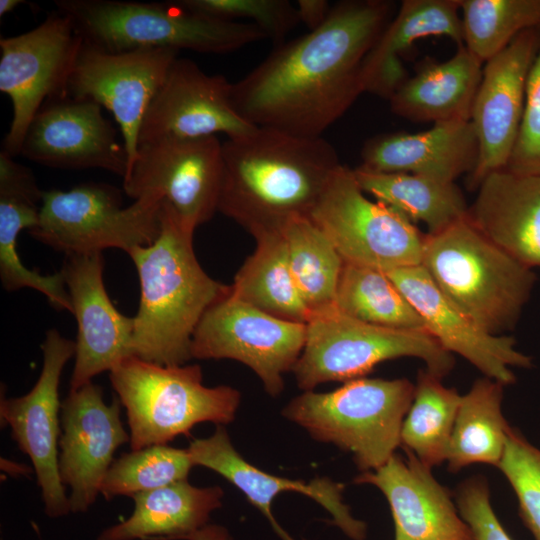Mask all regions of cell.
Masks as SVG:
<instances>
[{"instance_id": "cell-1", "label": "cell", "mask_w": 540, "mask_h": 540, "mask_svg": "<svg viewBox=\"0 0 540 540\" xmlns=\"http://www.w3.org/2000/svg\"><path fill=\"white\" fill-rule=\"evenodd\" d=\"M394 3L344 0L317 29L283 42L232 83L236 111L257 127L321 137L363 93L364 59L392 19Z\"/></svg>"}, {"instance_id": "cell-2", "label": "cell", "mask_w": 540, "mask_h": 540, "mask_svg": "<svg viewBox=\"0 0 540 540\" xmlns=\"http://www.w3.org/2000/svg\"><path fill=\"white\" fill-rule=\"evenodd\" d=\"M222 155L218 211L252 236L309 216L341 165L336 150L322 136L270 127L226 140Z\"/></svg>"}, {"instance_id": "cell-3", "label": "cell", "mask_w": 540, "mask_h": 540, "mask_svg": "<svg viewBox=\"0 0 540 540\" xmlns=\"http://www.w3.org/2000/svg\"><path fill=\"white\" fill-rule=\"evenodd\" d=\"M193 234L163 200L155 241L128 255L140 283L134 319L133 356L160 365H183L191 356L193 334L205 312L230 292L201 267Z\"/></svg>"}, {"instance_id": "cell-4", "label": "cell", "mask_w": 540, "mask_h": 540, "mask_svg": "<svg viewBox=\"0 0 540 540\" xmlns=\"http://www.w3.org/2000/svg\"><path fill=\"white\" fill-rule=\"evenodd\" d=\"M420 265L455 306L497 335L517 324L536 280L532 268L488 239L469 215L424 235Z\"/></svg>"}, {"instance_id": "cell-5", "label": "cell", "mask_w": 540, "mask_h": 540, "mask_svg": "<svg viewBox=\"0 0 540 540\" xmlns=\"http://www.w3.org/2000/svg\"><path fill=\"white\" fill-rule=\"evenodd\" d=\"M83 42L108 51L187 49L225 54L263 40L255 24L228 21L163 3L119 0H56Z\"/></svg>"}, {"instance_id": "cell-6", "label": "cell", "mask_w": 540, "mask_h": 540, "mask_svg": "<svg viewBox=\"0 0 540 540\" xmlns=\"http://www.w3.org/2000/svg\"><path fill=\"white\" fill-rule=\"evenodd\" d=\"M109 378L126 410L131 450L167 444L199 423L229 424L241 399L233 387L203 385L197 364L160 365L131 356Z\"/></svg>"}, {"instance_id": "cell-7", "label": "cell", "mask_w": 540, "mask_h": 540, "mask_svg": "<svg viewBox=\"0 0 540 540\" xmlns=\"http://www.w3.org/2000/svg\"><path fill=\"white\" fill-rule=\"evenodd\" d=\"M414 384L406 378H358L330 392L304 391L282 414L315 440L350 452L358 469L384 465L397 447Z\"/></svg>"}, {"instance_id": "cell-8", "label": "cell", "mask_w": 540, "mask_h": 540, "mask_svg": "<svg viewBox=\"0 0 540 540\" xmlns=\"http://www.w3.org/2000/svg\"><path fill=\"white\" fill-rule=\"evenodd\" d=\"M402 357L422 360L426 370L440 378L455 364L453 355L425 330L373 325L334 306L310 316L305 345L292 371L299 388L311 391L322 383L363 378L378 364Z\"/></svg>"}, {"instance_id": "cell-9", "label": "cell", "mask_w": 540, "mask_h": 540, "mask_svg": "<svg viewBox=\"0 0 540 540\" xmlns=\"http://www.w3.org/2000/svg\"><path fill=\"white\" fill-rule=\"evenodd\" d=\"M161 195L146 194L122 207L120 191L107 184L83 183L68 191H43L38 224L29 234L69 255L118 248L127 254L153 243L160 231Z\"/></svg>"}, {"instance_id": "cell-10", "label": "cell", "mask_w": 540, "mask_h": 540, "mask_svg": "<svg viewBox=\"0 0 540 540\" xmlns=\"http://www.w3.org/2000/svg\"><path fill=\"white\" fill-rule=\"evenodd\" d=\"M309 217L345 263L388 271L421 264L424 235L392 207L370 200L340 165Z\"/></svg>"}, {"instance_id": "cell-11", "label": "cell", "mask_w": 540, "mask_h": 540, "mask_svg": "<svg viewBox=\"0 0 540 540\" xmlns=\"http://www.w3.org/2000/svg\"><path fill=\"white\" fill-rule=\"evenodd\" d=\"M82 45L71 19L58 10L25 33L0 38V91L12 104L2 150L10 156L20 154L26 131L42 106L66 97Z\"/></svg>"}, {"instance_id": "cell-12", "label": "cell", "mask_w": 540, "mask_h": 540, "mask_svg": "<svg viewBox=\"0 0 540 540\" xmlns=\"http://www.w3.org/2000/svg\"><path fill=\"white\" fill-rule=\"evenodd\" d=\"M306 341V323L288 321L251 306L229 292L203 315L192 338V358L232 359L248 366L275 397L284 388Z\"/></svg>"}, {"instance_id": "cell-13", "label": "cell", "mask_w": 540, "mask_h": 540, "mask_svg": "<svg viewBox=\"0 0 540 540\" xmlns=\"http://www.w3.org/2000/svg\"><path fill=\"white\" fill-rule=\"evenodd\" d=\"M222 179V143L216 136L165 137L138 145L123 188L133 200L161 195L184 229L194 233L218 211Z\"/></svg>"}, {"instance_id": "cell-14", "label": "cell", "mask_w": 540, "mask_h": 540, "mask_svg": "<svg viewBox=\"0 0 540 540\" xmlns=\"http://www.w3.org/2000/svg\"><path fill=\"white\" fill-rule=\"evenodd\" d=\"M41 350L42 369L35 385L20 397L7 398L2 392L0 415L1 423L10 427L12 439L32 463L45 513L58 518L70 513L58 471L62 403L59 384L66 363L75 354V341L50 329Z\"/></svg>"}, {"instance_id": "cell-15", "label": "cell", "mask_w": 540, "mask_h": 540, "mask_svg": "<svg viewBox=\"0 0 540 540\" xmlns=\"http://www.w3.org/2000/svg\"><path fill=\"white\" fill-rule=\"evenodd\" d=\"M177 57L178 51L171 49L108 52L83 42L66 96L93 101L113 114L123 137L127 172L137 156L145 113Z\"/></svg>"}, {"instance_id": "cell-16", "label": "cell", "mask_w": 540, "mask_h": 540, "mask_svg": "<svg viewBox=\"0 0 540 540\" xmlns=\"http://www.w3.org/2000/svg\"><path fill=\"white\" fill-rule=\"evenodd\" d=\"M540 46L539 27L519 35L486 62L470 121L479 145L468 187L477 189L489 174L505 169L514 149L524 112L529 72Z\"/></svg>"}, {"instance_id": "cell-17", "label": "cell", "mask_w": 540, "mask_h": 540, "mask_svg": "<svg viewBox=\"0 0 540 540\" xmlns=\"http://www.w3.org/2000/svg\"><path fill=\"white\" fill-rule=\"evenodd\" d=\"M121 405L118 398L106 404L102 388L93 382L70 390L61 403L58 471L70 487L72 513L86 512L95 503L115 451L130 442Z\"/></svg>"}, {"instance_id": "cell-18", "label": "cell", "mask_w": 540, "mask_h": 540, "mask_svg": "<svg viewBox=\"0 0 540 540\" xmlns=\"http://www.w3.org/2000/svg\"><path fill=\"white\" fill-rule=\"evenodd\" d=\"M232 83L223 75L205 73L192 60L176 58L143 118L138 145L165 137L237 138L257 126L234 108Z\"/></svg>"}, {"instance_id": "cell-19", "label": "cell", "mask_w": 540, "mask_h": 540, "mask_svg": "<svg viewBox=\"0 0 540 540\" xmlns=\"http://www.w3.org/2000/svg\"><path fill=\"white\" fill-rule=\"evenodd\" d=\"M21 155L59 169H104L124 178L128 160L102 107L69 96L47 101L31 121Z\"/></svg>"}, {"instance_id": "cell-20", "label": "cell", "mask_w": 540, "mask_h": 540, "mask_svg": "<svg viewBox=\"0 0 540 540\" xmlns=\"http://www.w3.org/2000/svg\"><path fill=\"white\" fill-rule=\"evenodd\" d=\"M102 253L69 255L61 268L77 322L70 390L133 356L134 319L113 305L103 281Z\"/></svg>"}, {"instance_id": "cell-21", "label": "cell", "mask_w": 540, "mask_h": 540, "mask_svg": "<svg viewBox=\"0 0 540 540\" xmlns=\"http://www.w3.org/2000/svg\"><path fill=\"white\" fill-rule=\"evenodd\" d=\"M422 319L425 330L448 352L456 353L484 377L504 386L515 381L512 367L528 368L531 357L507 335L479 327L435 285L421 265L385 271Z\"/></svg>"}, {"instance_id": "cell-22", "label": "cell", "mask_w": 540, "mask_h": 540, "mask_svg": "<svg viewBox=\"0 0 540 540\" xmlns=\"http://www.w3.org/2000/svg\"><path fill=\"white\" fill-rule=\"evenodd\" d=\"M187 450L194 466L206 467L237 487L267 518L281 540H296L272 514L273 500L283 492H298L312 498L328 511L332 523L347 537L352 540L366 538L367 525L355 518L345 504L342 484L329 478H315L305 482L267 473L246 461L236 451L223 425H217L211 436L191 441Z\"/></svg>"}, {"instance_id": "cell-23", "label": "cell", "mask_w": 540, "mask_h": 540, "mask_svg": "<svg viewBox=\"0 0 540 540\" xmlns=\"http://www.w3.org/2000/svg\"><path fill=\"white\" fill-rule=\"evenodd\" d=\"M381 467L362 472L356 484L377 487L386 497L395 525V540H474L447 488L431 468L405 451Z\"/></svg>"}, {"instance_id": "cell-24", "label": "cell", "mask_w": 540, "mask_h": 540, "mask_svg": "<svg viewBox=\"0 0 540 540\" xmlns=\"http://www.w3.org/2000/svg\"><path fill=\"white\" fill-rule=\"evenodd\" d=\"M478 156V140L470 120L442 122L420 132L397 131L368 139L361 150L359 168L455 182L474 170Z\"/></svg>"}, {"instance_id": "cell-25", "label": "cell", "mask_w": 540, "mask_h": 540, "mask_svg": "<svg viewBox=\"0 0 540 540\" xmlns=\"http://www.w3.org/2000/svg\"><path fill=\"white\" fill-rule=\"evenodd\" d=\"M477 190L469 207L473 224L517 261L540 266V175L502 169L486 176Z\"/></svg>"}, {"instance_id": "cell-26", "label": "cell", "mask_w": 540, "mask_h": 540, "mask_svg": "<svg viewBox=\"0 0 540 540\" xmlns=\"http://www.w3.org/2000/svg\"><path fill=\"white\" fill-rule=\"evenodd\" d=\"M43 191L32 170L0 153V279L7 291L32 288L45 295L58 310L72 312V304L61 271L42 275L23 265L17 239L24 229L39 221Z\"/></svg>"}, {"instance_id": "cell-27", "label": "cell", "mask_w": 540, "mask_h": 540, "mask_svg": "<svg viewBox=\"0 0 540 540\" xmlns=\"http://www.w3.org/2000/svg\"><path fill=\"white\" fill-rule=\"evenodd\" d=\"M461 0H404L373 47L362 70L363 93L388 99L408 78L401 56L417 40L445 36L463 45Z\"/></svg>"}, {"instance_id": "cell-28", "label": "cell", "mask_w": 540, "mask_h": 540, "mask_svg": "<svg viewBox=\"0 0 540 540\" xmlns=\"http://www.w3.org/2000/svg\"><path fill=\"white\" fill-rule=\"evenodd\" d=\"M482 62L464 45L448 60L424 61L389 98L398 117L414 122L469 121Z\"/></svg>"}, {"instance_id": "cell-29", "label": "cell", "mask_w": 540, "mask_h": 540, "mask_svg": "<svg viewBox=\"0 0 540 540\" xmlns=\"http://www.w3.org/2000/svg\"><path fill=\"white\" fill-rule=\"evenodd\" d=\"M219 486L197 487L187 479L133 495L129 518L105 529L97 540H183L207 525L221 506Z\"/></svg>"}, {"instance_id": "cell-30", "label": "cell", "mask_w": 540, "mask_h": 540, "mask_svg": "<svg viewBox=\"0 0 540 540\" xmlns=\"http://www.w3.org/2000/svg\"><path fill=\"white\" fill-rule=\"evenodd\" d=\"M354 170L365 194L405 216L422 222L429 234L440 232L469 215L465 197L455 182L411 173H375Z\"/></svg>"}, {"instance_id": "cell-31", "label": "cell", "mask_w": 540, "mask_h": 540, "mask_svg": "<svg viewBox=\"0 0 540 540\" xmlns=\"http://www.w3.org/2000/svg\"><path fill=\"white\" fill-rule=\"evenodd\" d=\"M253 237L256 247L237 271L231 295L277 318L307 323L310 312L294 282L282 231Z\"/></svg>"}, {"instance_id": "cell-32", "label": "cell", "mask_w": 540, "mask_h": 540, "mask_svg": "<svg viewBox=\"0 0 540 540\" xmlns=\"http://www.w3.org/2000/svg\"><path fill=\"white\" fill-rule=\"evenodd\" d=\"M503 387L483 377L461 397L446 456L450 472L499 464L511 429L502 413Z\"/></svg>"}, {"instance_id": "cell-33", "label": "cell", "mask_w": 540, "mask_h": 540, "mask_svg": "<svg viewBox=\"0 0 540 540\" xmlns=\"http://www.w3.org/2000/svg\"><path fill=\"white\" fill-rule=\"evenodd\" d=\"M281 231L294 282L310 316L334 307L344 261L333 243L309 216L289 220Z\"/></svg>"}, {"instance_id": "cell-34", "label": "cell", "mask_w": 540, "mask_h": 540, "mask_svg": "<svg viewBox=\"0 0 540 540\" xmlns=\"http://www.w3.org/2000/svg\"><path fill=\"white\" fill-rule=\"evenodd\" d=\"M442 378L421 370L414 384L412 403L401 428V445L431 468L446 461L448 445L461 402Z\"/></svg>"}, {"instance_id": "cell-35", "label": "cell", "mask_w": 540, "mask_h": 540, "mask_svg": "<svg viewBox=\"0 0 540 540\" xmlns=\"http://www.w3.org/2000/svg\"><path fill=\"white\" fill-rule=\"evenodd\" d=\"M335 306L373 325L425 330L422 319L403 293L385 271L376 268L344 262Z\"/></svg>"}, {"instance_id": "cell-36", "label": "cell", "mask_w": 540, "mask_h": 540, "mask_svg": "<svg viewBox=\"0 0 540 540\" xmlns=\"http://www.w3.org/2000/svg\"><path fill=\"white\" fill-rule=\"evenodd\" d=\"M460 11L463 45L482 63L540 26V0H461Z\"/></svg>"}, {"instance_id": "cell-37", "label": "cell", "mask_w": 540, "mask_h": 540, "mask_svg": "<svg viewBox=\"0 0 540 540\" xmlns=\"http://www.w3.org/2000/svg\"><path fill=\"white\" fill-rule=\"evenodd\" d=\"M193 466L187 449L160 444L131 450L114 459L102 481L100 494L106 500L132 497L187 479Z\"/></svg>"}, {"instance_id": "cell-38", "label": "cell", "mask_w": 540, "mask_h": 540, "mask_svg": "<svg viewBox=\"0 0 540 540\" xmlns=\"http://www.w3.org/2000/svg\"><path fill=\"white\" fill-rule=\"evenodd\" d=\"M497 467L516 494L522 521L540 540V450L511 427Z\"/></svg>"}, {"instance_id": "cell-39", "label": "cell", "mask_w": 540, "mask_h": 540, "mask_svg": "<svg viewBox=\"0 0 540 540\" xmlns=\"http://www.w3.org/2000/svg\"><path fill=\"white\" fill-rule=\"evenodd\" d=\"M192 11L228 21L249 19L275 46L299 23L296 6L287 0H176Z\"/></svg>"}, {"instance_id": "cell-40", "label": "cell", "mask_w": 540, "mask_h": 540, "mask_svg": "<svg viewBox=\"0 0 540 540\" xmlns=\"http://www.w3.org/2000/svg\"><path fill=\"white\" fill-rule=\"evenodd\" d=\"M505 169L518 174L540 175V46L528 76L518 137Z\"/></svg>"}, {"instance_id": "cell-41", "label": "cell", "mask_w": 540, "mask_h": 540, "mask_svg": "<svg viewBox=\"0 0 540 540\" xmlns=\"http://www.w3.org/2000/svg\"><path fill=\"white\" fill-rule=\"evenodd\" d=\"M455 501L474 540H513L492 508L486 478L473 476L464 480L457 487Z\"/></svg>"}, {"instance_id": "cell-42", "label": "cell", "mask_w": 540, "mask_h": 540, "mask_svg": "<svg viewBox=\"0 0 540 540\" xmlns=\"http://www.w3.org/2000/svg\"><path fill=\"white\" fill-rule=\"evenodd\" d=\"M295 6L299 22L306 25L309 31L319 28L332 8L327 0H298Z\"/></svg>"}, {"instance_id": "cell-43", "label": "cell", "mask_w": 540, "mask_h": 540, "mask_svg": "<svg viewBox=\"0 0 540 540\" xmlns=\"http://www.w3.org/2000/svg\"><path fill=\"white\" fill-rule=\"evenodd\" d=\"M183 540H232V537L224 526L207 524L198 531L184 537Z\"/></svg>"}, {"instance_id": "cell-44", "label": "cell", "mask_w": 540, "mask_h": 540, "mask_svg": "<svg viewBox=\"0 0 540 540\" xmlns=\"http://www.w3.org/2000/svg\"><path fill=\"white\" fill-rule=\"evenodd\" d=\"M1 469L11 476L28 475L29 473L34 472V470L27 465L19 464L3 458H1Z\"/></svg>"}, {"instance_id": "cell-45", "label": "cell", "mask_w": 540, "mask_h": 540, "mask_svg": "<svg viewBox=\"0 0 540 540\" xmlns=\"http://www.w3.org/2000/svg\"><path fill=\"white\" fill-rule=\"evenodd\" d=\"M25 3L26 1L23 0H0V16L3 17Z\"/></svg>"}]
</instances>
